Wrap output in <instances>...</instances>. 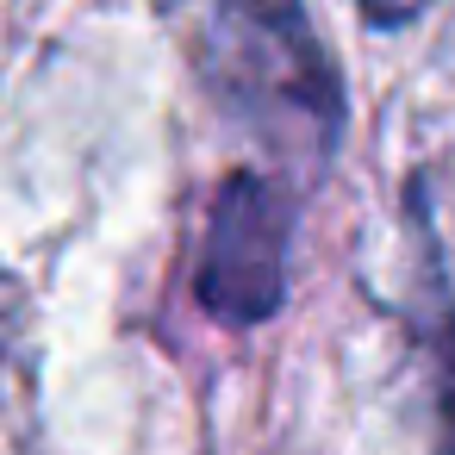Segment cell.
Here are the masks:
<instances>
[{"mask_svg": "<svg viewBox=\"0 0 455 455\" xmlns=\"http://www.w3.org/2000/svg\"><path fill=\"white\" fill-rule=\"evenodd\" d=\"M206 82L287 163L324 169L343 132L337 69L299 0H212Z\"/></svg>", "mask_w": 455, "mask_h": 455, "instance_id": "cell-1", "label": "cell"}, {"mask_svg": "<svg viewBox=\"0 0 455 455\" xmlns=\"http://www.w3.org/2000/svg\"><path fill=\"white\" fill-rule=\"evenodd\" d=\"M430 0H362V13L374 20V26H405L411 13H424Z\"/></svg>", "mask_w": 455, "mask_h": 455, "instance_id": "cell-3", "label": "cell"}, {"mask_svg": "<svg viewBox=\"0 0 455 455\" xmlns=\"http://www.w3.org/2000/svg\"><path fill=\"white\" fill-rule=\"evenodd\" d=\"M287 237L293 200L268 175H231L212 200L194 293L219 324H262L287 299Z\"/></svg>", "mask_w": 455, "mask_h": 455, "instance_id": "cell-2", "label": "cell"}]
</instances>
